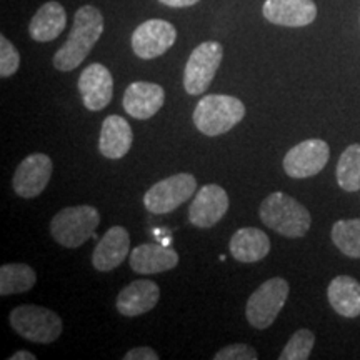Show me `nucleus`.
<instances>
[{
	"mask_svg": "<svg viewBox=\"0 0 360 360\" xmlns=\"http://www.w3.org/2000/svg\"><path fill=\"white\" fill-rule=\"evenodd\" d=\"M222 57V45L214 40H207L193 49L184 70V89L188 96H200L210 87Z\"/></svg>",
	"mask_w": 360,
	"mask_h": 360,
	"instance_id": "8",
	"label": "nucleus"
},
{
	"mask_svg": "<svg viewBox=\"0 0 360 360\" xmlns=\"http://www.w3.org/2000/svg\"><path fill=\"white\" fill-rule=\"evenodd\" d=\"M8 322L22 339L34 344H52L62 334L60 315L40 305H19L8 315Z\"/></svg>",
	"mask_w": 360,
	"mask_h": 360,
	"instance_id": "5",
	"label": "nucleus"
},
{
	"mask_svg": "<svg viewBox=\"0 0 360 360\" xmlns=\"http://www.w3.org/2000/svg\"><path fill=\"white\" fill-rule=\"evenodd\" d=\"M77 87L84 107L90 112L103 110L114 97V79L110 70L98 62L85 67Z\"/></svg>",
	"mask_w": 360,
	"mask_h": 360,
	"instance_id": "13",
	"label": "nucleus"
},
{
	"mask_svg": "<svg viewBox=\"0 0 360 360\" xmlns=\"http://www.w3.org/2000/svg\"><path fill=\"white\" fill-rule=\"evenodd\" d=\"M327 299L342 317L360 315V282L350 276H337L327 287Z\"/></svg>",
	"mask_w": 360,
	"mask_h": 360,
	"instance_id": "22",
	"label": "nucleus"
},
{
	"mask_svg": "<svg viewBox=\"0 0 360 360\" xmlns=\"http://www.w3.org/2000/svg\"><path fill=\"white\" fill-rule=\"evenodd\" d=\"M160 4L167 7H174V8H182V7H192L195 4H199L200 0H159Z\"/></svg>",
	"mask_w": 360,
	"mask_h": 360,
	"instance_id": "30",
	"label": "nucleus"
},
{
	"mask_svg": "<svg viewBox=\"0 0 360 360\" xmlns=\"http://www.w3.org/2000/svg\"><path fill=\"white\" fill-rule=\"evenodd\" d=\"M177 40V29L167 20L150 19L134 30L132 51L142 60H152L164 56Z\"/></svg>",
	"mask_w": 360,
	"mask_h": 360,
	"instance_id": "10",
	"label": "nucleus"
},
{
	"mask_svg": "<svg viewBox=\"0 0 360 360\" xmlns=\"http://www.w3.org/2000/svg\"><path fill=\"white\" fill-rule=\"evenodd\" d=\"M130 254V236L122 225H114L103 233L92 254V265L97 272H112Z\"/></svg>",
	"mask_w": 360,
	"mask_h": 360,
	"instance_id": "14",
	"label": "nucleus"
},
{
	"mask_svg": "<svg viewBox=\"0 0 360 360\" xmlns=\"http://www.w3.org/2000/svg\"><path fill=\"white\" fill-rule=\"evenodd\" d=\"M101 224V214L94 205L65 207L51 220L53 240L65 249H79L84 245Z\"/></svg>",
	"mask_w": 360,
	"mask_h": 360,
	"instance_id": "4",
	"label": "nucleus"
},
{
	"mask_svg": "<svg viewBox=\"0 0 360 360\" xmlns=\"http://www.w3.org/2000/svg\"><path fill=\"white\" fill-rule=\"evenodd\" d=\"M335 175L337 184H339L342 191H360V143H352L342 152Z\"/></svg>",
	"mask_w": 360,
	"mask_h": 360,
	"instance_id": "24",
	"label": "nucleus"
},
{
	"mask_svg": "<svg viewBox=\"0 0 360 360\" xmlns=\"http://www.w3.org/2000/svg\"><path fill=\"white\" fill-rule=\"evenodd\" d=\"M129 264L134 272L142 276H154L177 267L179 254L169 245L142 244L130 252Z\"/></svg>",
	"mask_w": 360,
	"mask_h": 360,
	"instance_id": "18",
	"label": "nucleus"
},
{
	"mask_svg": "<svg viewBox=\"0 0 360 360\" xmlns=\"http://www.w3.org/2000/svg\"><path fill=\"white\" fill-rule=\"evenodd\" d=\"M259 215L269 229L289 238L304 237L312 225L309 210L283 192H272L265 197L259 207Z\"/></svg>",
	"mask_w": 360,
	"mask_h": 360,
	"instance_id": "2",
	"label": "nucleus"
},
{
	"mask_svg": "<svg viewBox=\"0 0 360 360\" xmlns=\"http://www.w3.org/2000/svg\"><path fill=\"white\" fill-rule=\"evenodd\" d=\"M124 360H159V354L150 347H137L129 350L124 355Z\"/></svg>",
	"mask_w": 360,
	"mask_h": 360,
	"instance_id": "29",
	"label": "nucleus"
},
{
	"mask_svg": "<svg viewBox=\"0 0 360 360\" xmlns=\"http://www.w3.org/2000/svg\"><path fill=\"white\" fill-rule=\"evenodd\" d=\"M159 285L147 278H139L120 290V294L117 295L115 307L124 317H139V315L154 310L155 305L159 304Z\"/></svg>",
	"mask_w": 360,
	"mask_h": 360,
	"instance_id": "17",
	"label": "nucleus"
},
{
	"mask_svg": "<svg viewBox=\"0 0 360 360\" xmlns=\"http://www.w3.org/2000/svg\"><path fill=\"white\" fill-rule=\"evenodd\" d=\"M53 172L52 159L45 154H30L20 162L12 179L13 192L22 199H35L47 188Z\"/></svg>",
	"mask_w": 360,
	"mask_h": 360,
	"instance_id": "11",
	"label": "nucleus"
},
{
	"mask_svg": "<svg viewBox=\"0 0 360 360\" xmlns=\"http://www.w3.org/2000/svg\"><path fill=\"white\" fill-rule=\"evenodd\" d=\"M67 12L58 2H45L42 7L35 12L29 24V34L35 42H52L65 30Z\"/></svg>",
	"mask_w": 360,
	"mask_h": 360,
	"instance_id": "21",
	"label": "nucleus"
},
{
	"mask_svg": "<svg viewBox=\"0 0 360 360\" xmlns=\"http://www.w3.org/2000/svg\"><path fill=\"white\" fill-rule=\"evenodd\" d=\"M215 360H257L259 354L252 345L242 344V342H237V344H231L227 347L220 349L217 354L214 355Z\"/></svg>",
	"mask_w": 360,
	"mask_h": 360,
	"instance_id": "28",
	"label": "nucleus"
},
{
	"mask_svg": "<svg viewBox=\"0 0 360 360\" xmlns=\"http://www.w3.org/2000/svg\"><path fill=\"white\" fill-rule=\"evenodd\" d=\"M20 67V53L6 35H0V77H12Z\"/></svg>",
	"mask_w": 360,
	"mask_h": 360,
	"instance_id": "27",
	"label": "nucleus"
},
{
	"mask_svg": "<svg viewBox=\"0 0 360 360\" xmlns=\"http://www.w3.org/2000/svg\"><path fill=\"white\" fill-rule=\"evenodd\" d=\"M103 34V15L97 7L84 6L75 12L74 25L67 42L53 56V67L60 72H72L87 58L94 45Z\"/></svg>",
	"mask_w": 360,
	"mask_h": 360,
	"instance_id": "1",
	"label": "nucleus"
},
{
	"mask_svg": "<svg viewBox=\"0 0 360 360\" xmlns=\"http://www.w3.org/2000/svg\"><path fill=\"white\" fill-rule=\"evenodd\" d=\"M245 117V105L240 98L222 94H209L197 103L192 119L193 125L207 137H217L237 124Z\"/></svg>",
	"mask_w": 360,
	"mask_h": 360,
	"instance_id": "3",
	"label": "nucleus"
},
{
	"mask_svg": "<svg viewBox=\"0 0 360 360\" xmlns=\"http://www.w3.org/2000/svg\"><path fill=\"white\" fill-rule=\"evenodd\" d=\"M195 192L197 180L192 174H175L148 188L143 195V207L150 214L164 215L186 204Z\"/></svg>",
	"mask_w": 360,
	"mask_h": 360,
	"instance_id": "7",
	"label": "nucleus"
},
{
	"mask_svg": "<svg viewBox=\"0 0 360 360\" xmlns=\"http://www.w3.org/2000/svg\"><path fill=\"white\" fill-rule=\"evenodd\" d=\"M232 257L242 264H254L265 259L270 252V238L267 233L255 227L238 229L231 238Z\"/></svg>",
	"mask_w": 360,
	"mask_h": 360,
	"instance_id": "20",
	"label": "nucleus"
},
{
	"mask_svg": "<svg viewBox=\"0 0 360 360\" xmlns=\"http://www.w3.org/2000/svg\"><path fill=\"white\" fill-rule=\"evenodd\" d=\"M134 142L132 127L124 117L109 115L102 122L98 150L105 159L117 160L129 154Z\"/></svg>",
	"mask_w": 360,
	"mask_h": 360,
	"instance_id": "19",
	"label": "nucleus"
},
{
	"mask_svg": "<svg viewBox=\"0 0 360 360\" xmlns=\"http://www.w3.org/2000/svg\"><path fill=\"white\" fill-rule=\"evenodd\" d=\"M315 345V335L309 328H299L294 335L290 337V340L287 342V345L283 347L282 354L278 355L281 360H305L310 357Z\"/></svg>",
	"mask_w": 360,
	"mask_h": 360,
	"instance_id": "26",
	"label": "nucleus"
},
{
	"mask_svg": "<svg viewBox=\"0 0 360 360\" xmlns=\"http://www.w3.org/2000/svg\"><path fill=\"white\" fill-rule=\"evenodd\" d=\"M229 210V195L217 184H207L197 191L188 207V220L197 229H210L217 225Z\"/></svg>",
	"mask_w": 360,
	"mask_h": 360,
	"instance_id": "12",
	"label": "nucleus"
},
{
	"mask_svg": "<svg viewBox=\"0 0 360 360\" xmlns=\"http://www.w3.org/2000/svg\"><path fill=\"white\" fill-rule=\"evenodd\" d=\"M330 237L342 254L350 259H360V219L337 220Z\"/></svg>",
	"mask_w": 360,
	"mask_h": 360,
	"instance_id": "25",
	"label": "nucleus"
},
{
	"mask_svg": "<svg viewBox=\"0 0 360 360\" xmlns=\"http://www.w3.org/2000/svg\"><path fill=\"white\" fill-rule=\"evenodd\" d=\"M262 13L270 24L305 27L317 17V6L314 0H265Z\"/></svg>",
	"mask_w": 360,
	"mask_h": 360,
	"instance_id": "16",
	"label": "nucleus"
},
{
	"mask_svg": "<svg viewBox=\"0 0 360 360\" xmlns=\"http://www.w3.org/2000/svg\"><path fill=\"white\" fill-rule=\"evenodd\" d=\"M37 282V274L27 264H4L0 267V295L29 292Z\"/></svg>",
	"mask_w": 360,
	"mask_h": 360,
	"instance_id": "23",
	"label": "nucleus"
},
{
	"mask_svg": "<svg viewBox=\"0 0 360 360\" xmlns=\"http://www.w3.org/2000/svg\"><path fill=\"white\" fill-rule=\"evenodd\" d=\"M8 360H35V355L27 352V350H19V352L11 355Z\"/></svg>",
	"mask_w": 360,
	"mask_h": 360,
	"instance_id": "31",
	"label": "nucleus"
},
{
	"mask_svg": "<svg viewBox=\"0 0 360 360\" xmlns=\"http://www.w3.org/2000/svg\"><path fill=\"white\" fill-rule=\"evenodd\" d=\"M165 102V90L154 82H134L124 92L122 105L130 117L147 120L162 109Z\"/></svg>",
	"mask_w": 360,
	"mask_h": 360,
	"instance_id": "15",
	"label": "nucleus"
},
{
	"mask_svg": "<svg viewBox=\"0 0 360 360\" xmlns=\"http://www.w3.org/2000/svg\"><path fill=\"white\" fill-rule=\"evenodd\" d=\"M330 159V148L322 139H309L297 143L283 157V170L292 179L302 180L322 172Z\"/></svg>",
	"mask_w": 360,
	"mask_h": 360,
	"instance_id": "9",
	"label": "nucleus"
},
{
	"mask_svg": "<svg viewBox=\"0 0 360 360\" xmlns=\"http://www.w3.org/2000/svg\"><path fill=\"white\" fill-rule=\"evenodd\" d=\"M289 282L282 277L269 278L249 297L245 305L247 322L252 327L265 330L276 322L277 315L289 299Z\"/></svg>",
	"mask_w": 360,
	"mask_h": 360,
	"instance_id": "6",
	"label": "nucleus"
}]
</instances>
